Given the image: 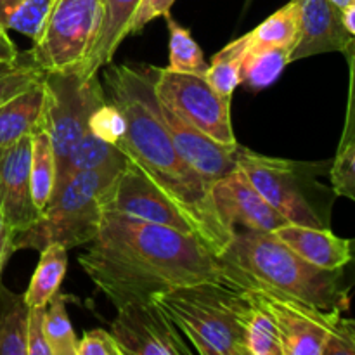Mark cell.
Listing matches in <instances>:
<instances>
[{
  "instance_id": "cell-1",
  "label": "cell",
  "mask_w": 355,
  "mask_h": 355,
  "mask_svg": "<svg viewBox=\"0 0 355 355\" xmlns=\"http://www.w3.org/2000/svg\"><path fill=\"white\" fill-rule=\"evenodd\" d=\"M78 263L114 307L186 284L222 281L217 255L200 236L111 211Z\"/></svg>"
},
{
  "instance_id": "cell-2",
  "label": "cell",
  "mask_w": 355,
  "mask_h": 355,
  "mask_svg": "<svg viewBox=\"0 0 355 355\" xmlns=\"http://www.w3.org/2000/svg\"><path fill=\"white\" fill-rule=\"evenodd\" d=\"M104 94L125 116L123 137L116 144L127 162L137 166L191 222L201 241L222 253L234 236L218 215L211 184L177 153L158 111L156 94L144 66H104Z\"/></svg>"
},
{
  "instance_id": "cell-3",
  "label": "cell",
  "mask_w": 355,
  "mask_h": 355,
  "mask_svg": "<svg viewBox=\"0 0 355 355\" xmlns=\"http://www.w3.org/2000/svg\"><path fill=\"white\" fill-rule=\"evenodd\" d=\"M222 281L238 290L295 298L322 311H347L350 286L342 269H321L302 259L274 232L238 231L217 255Z\"/></svg>"
},
{
  "instance_id": "cell-4",
  "label": "cell",
  "mask_w": 355,
  "mask_h": 355,
  "mask_svg": "<svg viewBox=\"0 0 355 355\" xmlns=\"http://www.w3.org/2000/svg\"><path fill=\"white\" fill-rule=\"evenodd\" d=\"M153 300L168 314L200 355H248L245 322L250 298L222 281H201L156 295Z\"/></svg>"
},
{
  "instance_id": "cell-5",
  "label": "cell",
  "mask_w": 355,
  "mask_h": 355,
  "mask_svg": "<svg viewBox=\"0 0 355 355\" xmlns=\"http://www.w3.org/2000/svg\"><path fill=\"white\" fill-rule=\"evenodd\" d=\"M123 165L125 159H118L71 177L55 191L37 220L14 236V252H40L54 243L71 250L92 243L103 227L114 182Z\"/></svg>"
},
{
  "instance_id": "cell-6",
  "label": "cell",
  "mask_w": 355,
  "mask_h": 355,
  "mask_svg": "<svg viewBox=\"0 0 355 355\" xmlns=\"http://www.w3.org/2000/svg\"><path fill=\"white\" fill-rule=\"evenodd\" d=\"M236 165L288 224L329 229V191L311 163L272 158L238 146Z\"/></svg>"
},
{
  "instance_id": "cell-7",
  "label": "cell",
  "mask_w": 355,
  "mask_h": 355,
  "mask_svg": "<svg viewBox=\"0 0 355 355\" xmlns=\"http://www.w3.org/2000/svg\"><path fill=\"white\" fill-rule=\"evenodd\" d=\"M104 16V0H52L28 54L47 73L78 71Z\"/></svg>"
},
{
  "instance_id": "cell-8",
  "label": "cell",
  "mask_w": 355,
  "mask_h": 355,
  "mask_svg": "<svg viewBox=\"0 0 355 355\" xmlns=\"http://www.w3.org/2000/svg\"><path fill=\"white\" fill-rule=\"evenodd\" d=\"M45 101L42 127L49 134L58 168L68 153L89 132V120L94 111L106 103L99 76L83 80L76 71L47 73L44 82Z\"/></svg>"
},
{
  "instance_id": "cell-9",
  "label": "cell",
  "mask_w": 355,
  "mask_h": 355,
  "mask_svg": "<svg viewBox=\"0 0 355 355\" xmlns=\"http://www.w3.org/2000/svg\"><path fill=\"white\" fill-rule=\"evenodd\" d=\"M156 97L180 118L224 146H238L231 120L232 97L220 96L207 78L158 66H144Z\"/></svg>"
},
{
  "instance_id": "cell-10",
  "label": "cell",
  "mask_w": 355,
  "mask_h": 355,
  "mask_svg": "<svg viewBox=\"0 0 355 355\" xmlns=\"http://www.w3.org/2000/svg\"><path fill=\"white\" fill-rule=\"evenodd\" d=\"M243 291L274 319L283 355H324L342 312L322 311L305 302L267 291Z\"/></svg>"
},
{
  "instance_id": "cell-11",
  "label": "cell",
  "mask_w": 355,
  "mask_h": 355,
  "mask_svg": "<svg viewBox=\"0 0 355 355\" xmlns=\"http://www.w3.org/2000/svg\"><path fill=\"white\" fill-rule=\"evenodd\" d=\"M111 333L125 355H191L193 347L155 300L116 307Z\"/></svg>"
},
{
  "instance_id": "cell-12",
  "label": "cell",
  "mask_w": 355,
  "mask_h": 355,
  "mask_svg": "<svg viewBox=\"0 0 355 355\" xmlns=\"http://www.w3.org/2000/svg\"><path fill=\"white\" fill-rule=\"evenodd\" d=\"M107 211L196 234L191 222L173 205V201L127 159L114 182Z\"/></svg>"
},
{
  "instance_id": "cell-13",
  "label": "cell",
  "mask_w": 355,
  "mask_h": 355,
  "mask_svg": "<svg viewBox=\"0 0 355 355\" xmlns=\"http://www.w3.org/2000/svg\"><path fill=\"white\" fill-rule=\"evenodd\" d=\"M211 198L224 224L232 229L274 232L288 224L238 166L211 184Z\"/></svg>"
},
{
  "instance_id": "cell-14",
  "label": "cell",
  "mask_w": 355,
  "mask_h": 355,
  "mask_svg": "<svg viewBox=\"0 0 355 355\" xmlns=\"http://www.w3.org/2000/svg\"><path fill=\"white\" fill-rule=\"evenodd\" d=\"M30 166L31 135L0 148V211L14 236L40 215L31 196Z\"/></svg>"
},
{
  "instance_id": "cell-15",
  "label": "cell",
  "mask_w": 355,
  "mask_h": 355,
  "mask_svg": "<svg viewBox=\"0 0 355 355\" xmlns=\"http://www.w3.org/2000/svg\"><path fill=\"white\" fill-rule=\"evenodd\" d=\"M156 111L175 146L180 158L193 170H196L205 180L214 184L236 168V149L238 146L218 144L211 137L198 130L194 125L180 118L165 103L156 97Z\"/></svg>"
},
{
  "instance_id": "cell-16",
  "label": "cell",
  "mask_w": 355,
  "mask_h": 355,
  "mask_svg": "<svg viewBox=\"0 0 355 355\" xmlns=\"http://www.w3.org/2000/svg\"><path fill=\"white\" fill-rule=\"evenodd\" d=\"M300 35L290 54V62L324 52H345L352 35L343 24L342 9L331 0H297Z\"/></svg>"
},
{
  "instance_id": "cell-17",
  "label": "cell",
  "mask_w": 355,
  "mask_h": 355,
  "mask_svg": "<svg viewBox=\"0 0 355 355\" xmlns=\"http://www.w3.org/2000/svg\"><path fill=\"white\" fill-rule=\"evenodd\" d=\"M274 234L297 255L321 269H342L350 259L349 239H342L329 229L284 224Z\"/></svg>"
},
{
  "instance_id": "cell-18",
  "label": "cell",
  "mask_w": 355,
  "mask_h": 355,
  "mask_svg": "<svg viewBox=\"0 0 355 355\" xmlns=\"http://www.w3.org/2000/svg\"><path fill=\"white\" fill-rule=\"evenodd\" d=\"M141 0H104V16L92 49L80 66L83 80L92 78L101 68L110 64L121 42L128 37V26Z\"/></svg>"
},
{
  "instance_id": "cell-19",
  "label": "cell",
  "mask_w": 355,
  "mask_h": 355,
  "mask_svg": "<svg viewBox=\"0 0 355 355\" xmlns=\"http://www.w3.org/2000/svg\"><path fill=\"white\" fill-rule=\"evenodd\" d=\"M44 82L45 78L0 104V148L31 135L40 127L45 101Z\"/></svg>"
},
{
  "instance_id": "cell-20",
  "label": "cell",
  "mask_w": 355,
  "mask_h": 355,
  "mask_svg": "<svg viewBox=\"0 0 355 355\" xmlns=\"http://www.w3.org/2000/svg\"><path fill=\"white\" fill-rule=\"evenodd\" d=\"M30 305L0 281V355H28Z\"/></svg>"
},
{
  "instance_id": "cell-21",
  "label": "cell",
  "mask_w": 355,
  "mask_h": 355,
  "mask_svg": "<svg viewBox=\"0 0 355 355\" xmlns=\"http://www.w3.org/2000/svg\"><path fill=\"white\" fill-rule=\"evenodd\" d=\"M68 269V250L61 245H49L40 250L30 286L24 291V300L30 307H45L61 288Z\"/></svg>"
},
{
  "instance_id": "cell-22",
  "label": "cell",
  "mask_w": 355,
  "mask_h": 355,
  "mask_svg": "<svg viewBox=\"0 0 355 355\" xmlns=\"http://www.w3.org/2000/svg\"><path fill=\"white\" fill-rule=\"evenodd\" d=\"M118 159H125L120 149L114 144L103 141V139L96 137L92 132H87L78 144L68 153L64 162L58 168V177H55V191L61 189L71 177L76 173L89 172V170L101 168V166L107 165V163L118 162ZM52 194V196H54Z\"/></svg>"
},
{
  "instance_id": "cell-23",
  "label": "cell",
  "mask_w": 355,
  "mask_h": 355,
  "mask_svg": "<svg viewBox=\"0 0 355 355\" xmlns=\"http://www.w3.org/2000/svg\"><path fill=\"white\" fill-rule=\"evenodd\" d=\"M286 64H290V51L272 45L252 44L246 37L241 59V83L252 89H266L279 78Z\"/></svg>"
},
{
  "instance_id": "cell-24",
  "label": "cell",
  "mask_w": 355,
  "mask_h": 355,
  "mask_svg": "<svg viewBox=\"0 0 355 355\" xmlns=\"http://www.w3.org/2000/svg\"><path fill=\"white\" fill-rule=\"evenodd\" d=\"M31 196L38 211H44L55 189L58 165L52 142L45 128L40 127L31 134Z\"/></svg>"
},
{
  "instance_id": "cell-25",
  "label": "cell",
  "mask_w": 355,
  "mask_h": 355,
  "mask_svg": "<svg viewBox=\"0 0 355 355\" xmlns=\"http://www.w3.org/2000/svg\"><path fill=\"white\" fill-rule=\"evenodd\" d=\"M300 35V21H298L297 0H291L286 6L267 17L263 23L253 31L246 33L248 40L257 45H272V47L293 51Z\"/></svg>"
},
{
  "instance_id": "cell-26",
  "label": "cell",
  "mask_w": 355,
  "mask_h": 355,
  "mask_svg": "<svg viewBox=\"0 0 355 355\" xmlns=\"http://www.w3.org/2000/svg\"><path fill=\"white\" fill-rule=\"evenodd\" d=\"M246 47V37L236 38L211 58L205 78L220 96L232 97L241 83V59Z\"/></svg>"
},
{
  "instance_id": "cell-27",
  "label": "cell",
  "mask_w": 355,
  "mask_h": 355,
  "mask_svg": "<svg viewBox=\"0 0 355 355\" xmlns=\"http://www.w3.org/2000/svg\"><path fill=\"white\" fill-rule=\"evenodd\" d=\"M166 26H168V51L170 64L168 69L179 73H193V75L205 76L208 69V62L205 61L203 51L196 40L193 38L189 30L180 26L172 16H166Z\"/></svg>"
},
{
  "instance_id": "cell-28",
  "label": "cell",
  "mask_w": 355,
  "mask_h": 355,
  "mask_svg": "<svg viewBox=\"0 0 355 355\" xmlns=\"http://www.w3.org/2000/svg\"><path fill=\"white\" fill-rule=\"evenodd\" d=\"M66 295L55 293L45 307V335L51 355H78V342L68 311Z\"/></svg>"
},
{
  "instance_id": "cell-29",
  "label": "cell",
  "mask_w": 355,
  "mask_h": 355,
  "mask_svg": "<svg viewBox=\"0 0 355 355\" xmlns=\"http://www.w3.org/2000/svg\"><path fill=\"white\" fill-rule=\"evenodd\" d=\"M243 291V290H241ZM248 297V295H246ZM250 298V297H248ZM245 322V345L248 355H283L279 331L269 312L250 298Z\"/></svg>"
},
{
  "instance_id": "cell-30",
  "label": "cell",
  "mask_w": 355,
  "mask_h": 355,
  "mask_svg": "<svg viewBox=\"0 0 355 355\" xmlns=\"http://www.w3.org/2000/svg\"><path fill=\"white\" fill-rule=\"evenodd\" d=\"M52 0H0V26L31 38L40 31Z\"/></svg>"
},
{
  "instance_id": "cell-31",
  "label": "cell",
  "mask_w": 355,
  "mask_h": 355,
  "mask_svg": "<svg viewBox=\"0 0 355 355\" xmlns=\"http://www.w3.org/2000/svg\"><path fill=\"white\" fill-rule=\"evenodd\" d=\"M45 76L47 71L40 68L30 54H21L12 66L0 69V104L42 82Z\"/></svg>"
},
{
  "instance_id": "cell-32",
  "label": "cell",
  "mask_w": 355,
  "mask_h": 355,
  "mask_svg": "<svg viewBox=\"0 0 355 355\" xmlns=\"http://www.w3.org/2000/svg\"><path fill=\"white\" fill-rule=\"evenodd\" d=\"M125 128V116L121 111L114 106L113 103L106 99V103L101 104L96 111L92 113L89 120V132H92L96 137L103 139V141L110 142V144L116 146L120 139L123 137Z\"/></svg>"
},
{
  "instance_id": "cell-33",
  "label": "cell",
  "mask_w": 355,
  "mask_h": 355,
  "mask_svg": "<svg viewBox=\"0 0 355 355\" xmlns=\"http://www.w3.org/2000/svg\"><path fill=\"white\" fill-rule=\"evenodd\" d=\"M329 180L336 196L355 201V141L338 149L335 162L329 166Z\"/></svg>"
},
{
  "instance_id": "cell-34",
  "label": "cell",
  "mask_w": 355,
  "mask_h": 355,
  "mask_svg": "<svg viewBox=\"0 0 355 355\" xmlns=\"http://www.w3.org/2000/svg\"><path fill=\"white\" fill-rule=\"evenodd\" d=\"M78 355H125L113 333L107 329H90L78 342Z\"/></svg>"
},
{
  "instance_id": "cell-35",
  "label": "cell",
  "mask_w": 355,
  "mask_h": 355,
  "mask_svg": "<svg viewBox=\"0 0 355 355\" xmlns=\"http://www.w3.org/2000/svg\"><path fill=\"white\" fill-rule=\"evenodd\" d=\"M173 3H175V0H141L130 19L128 35L141 33L156 17L170 16V9H172Z\"/></svg>"
},
{
  "instance_id": "cell-36",
  "label": "cell",
  "mask_w": 355,
  "mask_h": 355,
  "mask_svg": "<svg viewBox=\"0 0 355 355\" xmlns=\"http://www.w3.org/2000/svg\"><path fill=\"white\" fill-rule=\"evenodd\" d=\"M45 307H30L28 355H51V347H49L47 335H45Z\"/></svg>"
},
{
  "instance_id": "cell-37",
  "label": "cell",
  "mask_w": 355,
  "mask_h": 355,
  "mask_svg": "<svg viewBox=\"0 0 355 355\" xmlns=\"http://www.w3.org/2000/svg\"><path fill=\"white\" fill-rule=\"evenodd\" d=\"M349 59L350 68V83H349V101H347V114H345V125H343L342 139H340L338 149L345 148L347 144L355 141V38L350 42L347 51L343 52Z\"/></svg>"
},
{
  "instance_id": "cell-38",
  "label": "cell",
  "mask_w": 355,
  "mask_h": 355,
  "mask_svg": "<svg viewBox=\"0 0 355 355\" xmlns=\"http://www.w3.org/2000/svg\"><path fill=\"white\" fill-rule=\"evenodd\" d=\"M324 355H355V319L340 318Z\"/></svg>"
},
{
  "instance_id": "cell-39",
  "label": "cell",
  "mask_w": 355,
  "mask_h": 355,
  "mask_svg": "<svg viewBox=\"0 0 355 355\" xmlns=\"http://www.w3.org/2000/svg\"><path fill=\"white\" fill-rule=\"evenodd\" d=\"M12 253H14V232L10 231L9 224H7L2 211H0V277H2L3 269H6L7 262H9Z\"/></svg>"
},
{
  "instance_id": "cell-40",
  "label": "cell",
  "mask_w": 355,
  "mask_h": 355,
  "mask_svg": "<svg viewBox=\"0 0 355 355\" xmlns=\"http://www.w3.org/2000/svg\"><path fill=\"white\" fill-rule=\"evenodd\" d=\"M19 51H17L16 44L10 40L6 28L0 26V69L12 66L19 59Z\"/></svg>"
},
{
  "instance_id": "cell-41",
  "label": "cell",
  "mask_w": 355,
  "mask_h": 355,
  "mask_svg": "<svg viewBox=\"0 0 355 355\" xmlns=\"http://www.w3.org/2000/svg\"><path fill=\"white\" fill-rule=\"evenodd\" d=\"M350 245V259L347 266L343 267V274H345V281L350 288L355 286V239H349Z\"/></svg>"
},
{
  "instance_id": "cell-42",
  "label": "cell",
  "mask_w": 355,
  "mask_h": 355,
  "mask_svg": "<svg viewBox=\"0 0 355 355\" xmlns=\"http://www.w3.org/2000/svg\"><path fill=\"white\" fill-rule=\"evenodd\" d=\"M342 17H343V24H345V28L349 30V33L355 38V3L345 7V9L342 10Z\"/></svg>"
},
{
  "instance_id": "cell-43",
  "label": "cell",
  "mask_w": 355,
  "mask_h": 355,
  "mask_svg": "<svg viewBox=\"0 0 355 355\" xmlns=\"http://www.w3.org/2000/svg\"><path fill=\"white\" fill-rule=\"evenodd\" d=\"M333 3H335L336 7H338V9H345V7H349V6H352V3H355V0H331Z\"/></svg>"
}]
</instances>
